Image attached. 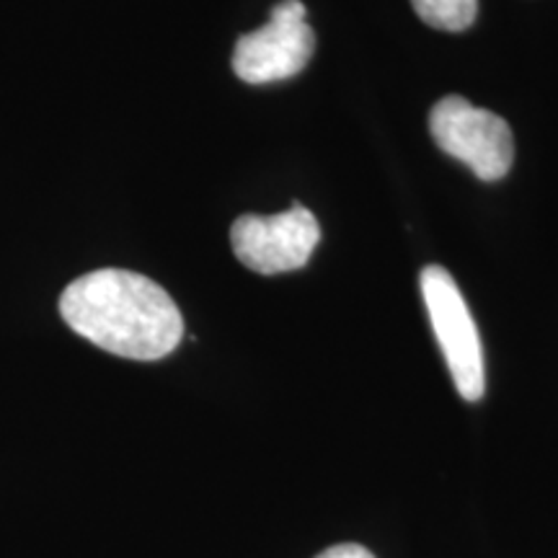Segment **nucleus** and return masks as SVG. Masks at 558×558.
<instances>
[{
    "mask_svg": "<svg viewBox=\"0 0 558 558\" xmlns=\"http://www.w3.org/2000/svg\"><path fill=\"white\" fill-rule=\"evenodd\" d=\"M429 132L439 150L469 166L481 181H499L512 169L514 137L509 124L463 96H445L432 107Z\"/></svg>",
    "mask_w": 558,
    "mask_h": 558,
    "instance_id": "nucleus-2",
    "label": "nucleus"
},
{
    "mask_svg": "<svg viewBox=\"0 0 558 558\" xmlns=\"http://www.w3.org/2000/svg\"><path fill=\"white\" fill-rule=\"evenodd\" d=\"M60 316L104 352L140 362L163 360L184 337V318L169 292L128 269H99L70 282Z\"/></svg>",
    "mask_w": 558,
    "mask_h": 558,
    "instance_id": "nucleus-1",
    "label": "nucleus"
},
{
    "mask_svg": "<svg viewBox=\"0 0 558 558\" xmlns=\"http://www.w3.org/2000/svg\"><path fill=\"white\" fill-rule=\"evenodd\" d=\"M320 241L316 215L295 202L288 213L262 218L241 215L230 228V246L243 267L256 275L303 269Z\"/></svg>",
    "mask_w": 558,
    "mask_h": 558,
    "instance_id": "nucleus-5",
    "label": "nucleus"
},
{
    "mask_svg": "<svg viewBox=\"0 0 558 558\" xmlns=\"http://www.w3.org/2000/svg\"><path fill=\"white\" fill-rule=\"evenodd\" d=\"M316 52V32L305 21L300 0H282L269 13L262 29L235 41L233 70L241 81L264 86L298 75Z\"/></svg>",
    "mask_w": 558,
    "mask_h": 558,
    "instance_id": "nucleus-4",
    "label": "nucleus"
},
{
    "mask_svg": "<svg viewBox=\"0 0 558 558\" xmlns=\"http://www.w3.org/2000/svg\"><path fill=\"white\" fill-rule=\"evenodd\" d=\"M316 558H375L365 546H357V543H341V546H331L320 550Z\"/></svg>",
    "mask_w": 558,
    "mask_h": 558,
    "instance_id": "nucleus-7",
    "label": "nucleus"
},
{
    "mask_svg": "<svg viewBox=\"0 0 558 558\" xmlns=\"http://www.w3.org/2000/svg\"><path fill=\"white\" fill-rule=\"evenodd\" d=\"M418 284H422L432 329H435L439 349L448 360L458 393L471 403L481 401L486 390L484 349H481L476 320L471 316L463 292L450 277V271L439 264L424 267Z\"/></svg>",
    "mask_w": 558,
    "mask_h": 558,
    "instance_id": "nucleus-3",
    "label": "nucleus"
},
{
    "mask_svg": "<svg viewBox=\"0 0 558 558\" xmlns=\"http://www.w3.org/2000/svg\"><path fill=\"white\" fill-rule=\"evenodd\" d=\"M416 16L432 29L465 32L478 16V0H411Z\"/></svg>",
    "mask_w": 558,
    "mask_h": 558,
    "instance_id": "nucleus-6",
    "label": "nucleus"
}]
</instances>
